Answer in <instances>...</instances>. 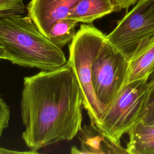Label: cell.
<instances>
[{"instance_id": "7", "label": "cell", "mask_w": 154, "mask_h": 154, "mask_svg": "<svg viewBox=\"0 0 154 154\" xmlns=\"http://www.w3.org/2000/svg\"><path fill=\"white\" fill-rule=\"evenodd\" d=\"M79 0H31L28 5V16L39 30L48 37L52 26L67 17Z\"/></svg>"}, {"instance_id": "19", "label": "cell", "mask_w": 154, "mask_h": 154, "mask_svg": "<svg viewBox=\"0 0 154 154\" xmlns=\"http://www.w3.org/2000/svg\"><path fill=\"white\" fill-rule=\"evenodd\" d=\"M4 4V0H0V11L2 9Z\"/></svg>"}, {"instance_id": "11", "label": "cell", "mask_w": 154, "mask_h": 154, "mask_svg": "<svg viewBox=\"0 0 154 154\" xmlns=\"http://www.w3.org/2000/svg\"><path fill=\"white\" fill-rule=\"evenodd\" d=\"M154 66V43L129 61L127 83L147 80Z\"/></svg>"}, {"instance_id": "18", "label": "cell", "mask_w": 154, "mask_h": 154, "mask_svg": "<svg viewBox=\"0 0 154 154\" xmlns=\"http://www.w3.org/2000/svg\"><path fill=\"white\" fill-rule=\"evenodd\" d=\"M0 59H5L6 60V56L4 52V48L0 42Z\"/></svg>"}, {"instance_id": "13", "label": "cell", "mask_w": 154, "mask_h": 154, "mask_svg": "<svg viewBox=\"0 0 154 154\" xmlns=\"http://www.w3.org/2000/svg\"><path fill=\"white\" fill-rule=\"evenodd\" d=\"M10 115V108L0 96V137L4 130L8 126Z\"/></svg>"}, {"instance_id": "2", "label": "cell", "mask_w": 154, "mask_h": 154, "mask_svg": "<svg viewBox=\"0 0 154 154\" xmlns=\"http://www.w3.org/2000/svg\"><path fill=\"white\" fill-rule=\"evenodd\" d=\"M0 42L6 60L19 66L53 70L67 63L61 48L52 43L28 16L0 15Z\"/></svg>"}, {"instance_id": "15", "label": "cell", "mask_w": 154, "mask_h": 154, "mask_svg": "<svg viewBox=\"0 0 154 154\" xmlns=\"http://www.w3.org/2000/svg\"><path fill=\"white\" fill-rule=\"evenodd\" d=\"M147 82L149 83L150 85V95H149V101L147 103V108L152 104L154 102V66L153 67V69L149 76L147 79ZM147 109V108H146Z\"/></svg>"}, {"instance_id": "5", "label": "cell", "mask_w": 154, "mask_h": 154, "mask_svg": "<svg viewBox=\"0 0 154 154\" xmlns=\"http://www.w3.org/2000/svg\"><path fill=\"white\" fill-rule=\"evenodd\" d=\"M106 40L130 61L154 43V0H139Z\"/></svg>"}, {"instance_id": "3", "label": "cell", "mask_w": 154, "mask_h": 154, "mask_svg": "<svg viewBox=\"0 0 154 154\" xmlns=\"http://www.w3.org/2000/svg\"><path fill=\"white\" fill-rule=\"evenodd\" d=\"M106 35L91 25L82 24L69 45L67 63L72 67L78 82L83 107L90 122L99 126L104 111L95 94L92 84V63Z\"/></svg>"}, {"instance_id": "4", "label": "cell", "mask_w": 154, "mask_h": 154, "mask_svg": "<svg viewBox=\"0 0 154 154\" xmlns=\"http://www.w3.org/2000/svg\"><path fill=\"white\" fill-rule=\"evenodd\" d=\"M150 90L146 79L127 83L104 113L98 128L112 140L120 142L122 136L142 120Z\"/></svg>"}, {"instance_id": "1", "label": "cell", "mask_w": 154, "mask_h": 154, "mask_svg": "<svg viewBox=\"0 0 154 154\" xmlns=\"http://www.w3.org/2000/svg\"><path fill=\"white\" fill-rule=\"evenodd\" d=\"M82 107L78 82L67 63L25 77L20 109L26 145L37 152L42 147L72 140L82 126Z\"/></svg>"}, {"instance_id": "14", "label": "cell", "mask_w": 154, "mask_h": 154, "mask_svg": "<svg viewBox=\"0 0 154 154\" xmlns=\"http://www.w3.org/2000/svg\"><path fill=\"white\" fill-rule=\"evenodd\" d=\"M141 120L145 124L154 125V102L147 108Z\"/></svg>"}, {"instance_id": "16", "label": "cell", "mask_w": 154, "mask_h": 154, "mask_svg": "<svg viewBox=\"0 0 154 154\" xmlns=\"http://www.w3.org/2000/svg\"><path fill=\"white\" fill-rule=\"evenodd\" d=\"M117 6V10L128 8L130 6L134 5L138 0H112Z\"/></svg>"}, {"instance_id": "9", "label": "cell", "mask_w": 154, "mask_h": 154, "mask_svg": "<svg viewBox=\"0 0 154 154\" xmlns=\"http://www.w3.org/2000/svg\"><path fill=\"white\" fill-rule=\"evenodd\" d=\"M117 10L112 0H79L67 17L78 22L91 23L94 20Z\"/></svg>"}, {"instance_id": "10", "label": "cell", "mask_w": 154, "mask_h": 154, "mask_svg": "<svg viewBox=\"0 0 154 154\" xmlns=\"http://www.w3.org/2000/svg\"><path fill=\"white\" fill-rule=\"evenodd\" d=\"M128 134V153L154 154V125L145 124L141 120Z\"/></svg>"}, {"instance_id": "12", "label": "cell", "mask_w": 154, "mask_h": 154, "mask_svg": "<svg viewBox=\"0 0 154 154\" xmlns=\"http://www.w3.org/2000/svg\"><path fill=\"white\" fill-rule=\"evenodd\" d=\"M78 23L77 20L69 17L58 20L51 28L48 38L54 45L61 48L73 40Z\"/></svg>"}, {"instance_id": "17", "label": "cell", "mask_w": 154, "mask_h": 154, "mask_svg": "<svg viewBox=\"0 0 154 154\" xmlns=\"http://www.w3.org/2000/svg\"><path fill=\"white\" fill-rule=\"evenodd\" d=\"M38 152H35L32 151L31 150L28 151H19L17 150H11L5 149L4 147H0V154H9V153H37Z\"/></svg>"}, {"instance_id": "6", "label": "cell", "mask_w": 154, "mask_h": 154, "mask_svg": "<svg viewBox=\"0 0 154 154\" xmlns=\"http://www.w3.org/2000/svg\"><path fill=\"white\" fill-rule=\"evenodd\" d=\"M129 61L106 38L92 63V84L104 113L127 84Z\"/></svg>"}, {"instance_id": "8", "label": "cell", "mask_w": 154, "mask_h": 154, "mask_svg": "<svg viewBox=\"0 0 154 154\" xmlns=\"http://www.w3.org/2000/svg\"><path fill=\"white\" fill-rule=\"evenodd\" d=\"M77 135L81 147L78 148L76 146H72L71 153H128L126 149L122 146L120 142L112 140L91 122L89 125L81 126Z\"/></svg>"}]
</instances>
